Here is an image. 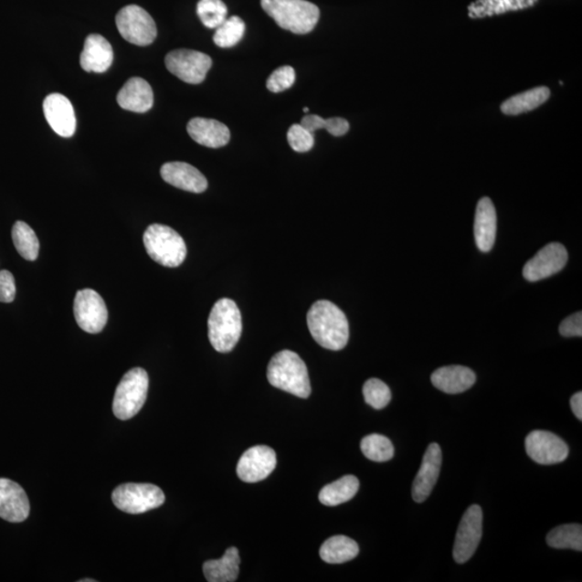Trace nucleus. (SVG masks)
Masks as SVG:
<instances>
[{
    "label": "nucleus",
    "mask_w": 582,
    "mask_h": 582,
    "mask_svg": "<svg viewBox=\"0 0 582 582\" xmlns=\"http://www.w3.org/2000/svg\"><path fill=\"white\" fill-rule=\"evenodd\" d=\"M442 453L439 445L431 443L426 450L421 468L413 481L412 497L417 503L428 500L440 475Z\"/></svg>",
    "instance_id": "nucleus-15"
},
{
    "label": "nucleus",
    "mask_w": 582,
    "mask_h": 582,
    "mask_svg": "<svg viewBox=\"0 0 582 582\" xmlns=\"http://www.w3.org/2000/svg\"><path fill=\"white\" fill-rule=\"evenodd\" d=\"M94 581L95 580H93V579H82V580H79V582H94Z\"/></svg>",
    "instance_id": "nucleus-40"
},
{
    "label": "nucleus",
    "mask_w": 582,
    "mask_h": 582,
    "mask_svg": "<svg viewBox=\"0 0 582 582\" xmlns=\"http://www.w3.org/2000/svg\"><path fill=\"white\" fill-rule=\"evenodd\" d=\"M303 111H304V112H308V111H309V108H308V107H305V108H304V110H303Z\"/></svg>",
    "instance_id": "nucleus-41"
},
{
    "label": "nucleus",
    "mask_w": 582,
    "mask_h": 582,
    "mask_svg": "<svg viewBox=\"0 0 582 582\" xmlns=\"http://www.w3.org/2000/svg\"><path fill=\"white\" fill-rule=\"evenodd\" d=\"M431 383L443 393L460 394L468 391L476 383V375L464 365H448L434 372Z\"/></svg>",
    "instance_id": "nucleus-23"
},
{
    "label": "nucleus",
    "mask_w": 582,
    "mask_h": 582,
    "mask_svg": "<svg viewBox=\"0 0 582 582\" xmlns=\"http://www.w3.org/2000/svg\"><path fill=\"white\" fill-rule=\"evenodd\" d=\"M567 260V250L562 244H548L525 263L524 279L529 281H538L550 278L559 273L566 266Z\"/></svg>",
    "instance_id": "nucleus-13"
},
{
    "label": "nucleus",
    "mask_w": 582,
    "mask_h": 582,
    "mask_svg": "<svg viewBox=\"0 0 582 582\" xmlns=\"http://www.w3.org/2000/svg\"><path fill=\"white\" fill-rule=\"evenodd\" d=\"M74 314L78 326L88 333H100L106 326L108 310L103 298L93 290L77 292Z\"/></svg>",
    "instance_id": "nucleus-11"
},
{
    "label": "nucleus",
    "mask_w": 582,
    "mask_h": 582,
    "mask_svg": "<svg viewBox=\"0 0 582 582\" xmlns=\"http://www.w3.org/2000/svg\"><path fill=\"white\" fill-rule=\"evenodd\" d=\"M267 376L272 386L300 398L310 397L307 365L297 353L285 350L276 354L268 365Z\"/></svg>",
    "instance_id": "nucleus-2"
},
{
    "label": "nucleus",
    "mask_w": 582,
    "mask_h": 582,
    "mask_svg": "<svg viewBox=\"0 0 582 582\" xmlns=\"http://www.w3.org/2000/svg\"><path fill=\"white\" fill-rule=\"evenodd\" d=\"M360 449L365 458L379 463L392 460L395 452L391 440L386 436L377 434L365 437L360 443Z\"/></svg>",
    "instance_id": "nucleus-30"
},
{
    "label": "nucleus",
    "mask_w": 582,
    "mask_h": 582,
    "mask_svg": "<svg viewBox=\"0 0 582 582\" xmlns=\"http://www.w3.org/2000/svg\"><path fill=\"white\" fill-rule=\"evenodd\" d=\"M547 544L555 549L582 550V527L580 524H566L556 527L547 536Z\"/></svg>",
    "instance_id": "nucleus-29"
},
{
    "label": "nucleus",
    "mask_w": 582,
    "mask_h": 582,
    "mask_svg": "<svg viewBox=\"0 0 582 582\" xmlns=\"http://www.w3.org/2000/svg\"><path fill=\"white\" fill-rule=\"evenodd\" d=\"M305 129L314 134L316 131L325 129L333 136H344L350 130V123L344 118L323 119L316 115H308L302 119V123Z\"/></svg>",
    "instance_id": "nucleus-33"
},
{
    "label": "nucleus",
    "mask_w": 582,
    "mask_h": 582,
    "mask_svg": "<svg viewBox=\"0 0 582 582\" xmlns=\"http://www.w3.org/2000/svg\"><path fill=\"white\" fill-rule=\"evenodd\" d=\"M549 98L550 90L545 87H539L513 96V98L503 101L501 108L505 115L517 116L521 115V113L536 110V108L545 104Z\"/></svg>",
    "instance_id": "nucleus-25"
},
{
    "label": "nucleus",
    "mask_w": 582,
    "mask_h": 582,
    "mask_svg": "<svg viewBox=\"0 0 582 582\" xmlns=\"http://www.w3.org/2000/svg\"><path fill=\"white\" fill-rule=\"evenodd\" d=\"M527 455L540 465H555L567 459L569 449L560 437L545 430H534L526 437Z\"/></svg>",
    "instance_id": "nucleus-12"
},
{
    "label": "nucleus",
    "mask_w": 582,
    "mask_h": 582,
    "mask_svg": "<svg viewBox=\"0 0 582 582\" xmlns=\"http://www.w3.org/2000/svg\"><path fill=\"white\" fill-rule=\"evenodd\" d=\"M12 239L14 244L24 259L28 261H35L39 255V239L36 233L24 221H16L14 228H12Z\"/></svg>",
    "instance_id": "nucleus-28"
},
{
    "label": "nucleus",
    "mask_w": 582,
    "mask_h": 582,
    "mask_svg": "<svg viewBox=\"0 0 582 582\" xmlns=\"http://www.w3.org/2000/svg\"><path fill=\"white\" fill-rule=\"evenodd\" d=\"M483 514L481 507L472 505L461 518L456 533L453 556L456 563H466L475 555L482 538Z\"/></svg>",
    "instance_id": "nucleus-10"
},
{
    "label": "nucleus",
    "mask_w": 582,
    "mask_h": 582,
    "mask_svg": "<svg viewBox=\"0 0 582 582\" xmlns=\"http://www.w3.org/2000/svg\"><path fill=\"white\" fill-rule=\"evenodd\" d=\"M307 321L312 337L325 349L344 350L349 342V322L334 303L327 300L315 302L308 312Z\"/></svg>",
    "instance_id": "nucleus-1"
},
{
    "label": "nucleus",
    "mask_w": 582,
    "mask_h": 582,
    "mask_svg": "<svg viewBox=\"0 0 582 582\" xmlns=\"http://www.w3.org/2000/svg\"><path fill=\"white\" fill-rule=\"evenodd\" d=\"M112 502L123 513L140 514L164 505L165 496L157 485L125 483L112 493Z\"/></svg>",
    "instance_id": "nucleus-7"
},
{
    "label": "nucleus",
    "mask_w": 582,
    "mask_h": 582,
    "mask_svg": "<svg viewBox=\"0 0 582 582\" xmlns=\"http://www.w3.org/2000/svg\"><path fill=\"white\" fill-rule=\"evenodd\" d=\"M365 403L376 410L386 407L392 399L391 389L379 379H370L363 388Z\"/></svg>",
    "instance_id": "nucleus-34"
},
{
    "label": "nucleus",
    "mask_w": 582,
    "mask_h": 582,
    "mask_svg": "<svg viewBox=\"0 0 582 582\" xmlns=\"http://www.w3.org/2000/svg\"><path fill=\"white\" fill-rule=\"evenodd\" d=\"M276 467V453L266 446H257L248 450L239 459L237 472L244 482L256 483L262 481Z\"/></svg>",
    "instance_id": "nucleus-14"
},
{
    "label": "nucleus",
    "mask_w": 582,
    "mask_h": 582,
    "mask_svg": "<svg viewBox=\"0 0 582 582\" xmlns=\"http://www.w3.org/2000/svg\"><path fill=\"white\" fill-rule=\"evenodd\" d=\"M359 554V547L355 540L346 536H333L323 544L320 556L323 561L329 564L349 562Z\"/></svg>",
    "instance_id": "nucleus-26"
},
{
    "label": "nucleus",
    "mask_w": 582,
    "mask_h": 582,
    "mask_svg": "<svg viewBox=\"0 0 582 582\" xmlns=\"http://www.w3.org/2000/svg\"><path fill=\"white\" fill-rule=\"evenodd\" d=\"M16 280L7 270L0 271V302L10 303L16 298Z\"/></svg>",
    "instance_id": "nucleus-37"
},
{
    "label": "nucleus",
    "mask_w": 582,
    "mask_h": 582,
    "mask_svg": "<svg viewBox=\"0 0 582 582\" xmlns=\"http://www.w3.org/2000/svg\"><path fill=\"white\" fill-rule=\"evenodd\" d=\"M572 410L576 416L581 421L582 419V393H576L571 399Z\"/></svg>",
    "instance_id": "nucleus-39"
},
{
    "label": "nucleus",
    "mask_w": 582,
    "mask_h": 582,
    "mask_svg": "<svg viewBox=\"0 0 582 582\" xmlns=\"http://www.w3.org/2000/svg\"><path fill=\"white\" fill-rule=\"evenodd\" d=\"M196 14L204 26L216 29L227 19L228 8L223 0H200Z\"/></svg>",
    "instance_id": "nucleus-32"
},
{
    "label": "nucleus",
    "mask_w": 582,
    "mask_h": 582,
    "mask_svg": "<svg viewBox=\"0 0 582 582\" xmlns=\"http://www.w3.org/2000/svg\"><path fill=\"white\" fill-rule=\"evenodd\" d=\"M238 550L231 547L219 560H209L203 564V573L208 582H233L239 573Z\"/></svg>",
    "instance_id": "nucleus-24"
},
{
    "label": "nucleus",
    "mask_w": 582,
    "mask_h": 582,
    "mask_svg": "<svg viewBox=\"0 0 582 582\" xmlns=\"http://www.w3.org/2000/svg\"><path fill=\"white\" fill-rule=\"evenodd\" d=\"M143 244L153 260L167 268H177L187 256L184 238L171 227L154 224L143 234Z\"/></svg>",
    "instance_id": "nucleus-5"
},
{
    "label": "nucleus",
    "mask_w": 582,
    "mask_h": 582,
    "mask_svg": "<svg viewBox=\"0 0 582 582\" xmlns=\"http://www.w3.org/2000/svg\"><path fill=\"white\" fill-rule=\"evenodd\" d=\"M245 28V23L241 17L231 16L216 28L214 43L220 48L237 46L243 38Z\"/></svg>",
    "instance_id": "nucleus-31"
},
{
    "label": "nucleus",
    "mask_w": 582,
    "mask_h": 582,
    "mask_svg": "<svg viewBox=\"0 0 582 582\" xmlns=\"http://www.w3.org/2000/svg\"><path fill=\"white\" fill-rule=\"evenodd\" d=\"M473 230L478 249L489 253L493 249L497 233L496 209L489 197H482L478 203Z\"/></svg>",
    "instance_id": "nucleus-21"
},
{
    "label": "nucleus",
    "mask_w": 582,
    "mask_h": 582,
    "mask_svg": "<svg viewBox=\"0 0 582 582\" xmlns=\"http://www.w3.org/2000/svg\"><path fill=\"white\" fill-rule=\"evenodd\" d=\"M208 339L219 353H229L242 334V315L236 302L223 298L214 304L208 317Z\"/></svg>",
    "instance_id": "nucleus-3"
},
{
    "label": "nucleus",
    "mask_w": 582,
    "mask_h": 582,
    "mask_svg": "<svg viewBox=\"0 0 582 582\" xmlns=\"http://www.w3.org/2000/svg\"><path fill=\"white\" fill-rule=\"evenodd\" d=\"M113 62L112 47L103 36H88L80 56V65L88 73L103 74Z\"/></svg>",
    "instance_id": "nucleus-19"
},
{
    "label": "nucleus",
    "mask_w": 582,
    "mask_h": 582,
    "mask_svg": "<svg viewBox=\"0 0 582 582\" xmlns=\"http://www.w3.org/2000/svg\"><path fill=\"white\" fill-rule=\"evenodd\" d=\"M290 146L297 153L310 152L314 146V134L305 129L302 124L291 125L287 134Z\"/></svg>",
    "instance_id": "nucleus-36"
},
{
    "label": "nucleus",
    "mask_w": 582,
    "mask_h": 582,
    "mask_svg": "<svg viewBox=\"0 0 582 582\" xmlns=\"http://www.w3.org/2000/svg\"><path fill=\"white\" fill-rule=\"evenodd\" d=\"M148 387L149 377L145 370L134 368L127 372L113 398L112 410L116 418L127 421L135 417L146 403Z\"/></svg>",
    "instance_id": "nucleus-6"
},
{
    "label": "nucleus",
    "mask_w": 582,
    "mask_h": 582,
    "mask_svg": "<svg viewBox=\"0 0 582 582\" xmlns=\"http://www.w3.org/2000/svg\"><path fill=\"white\" fill-rule=\"evenodd\" d=\"M164 182L178 189L202 194L207 189V180L203 174L185 162H169L161 167Z\"/></svg>",
    "instance_id": "nucleus-18"
},
{
    "label": "nucleus",
    "mask_w": 582,
    "mask_h": 582,
    "mask_svg": "<svg viewBox=\"0 0 582 582\" xmlns=\"http://www.w3.org/2000/svg\"><path fill=\"white\" fill-rule=\"evenodd\" d=\"M44 112L48 123L59 136L69 138L76 132V116L73 105L64 95L53 93L44 101Z\"/></svg>",
    "instance_id": "nucleus-17"
},
{
    "label": "nucleus",
    "mask_w": 582,
    "mask_h": 582,
    "mask_svg": "<svg viewBox=\"0 0 582 582\" xmlns=\"http://www.w3.org/2000/svg\"><path fill=\"white\" fill-rule=\"evenodd\" d=\"M118 31L129 43L146 47L157 38V26L145 9L130 5L120 10L116 16Z\"/></svg>",
    "instance_id": "nucleus-8"
},
{
    "label": "nucleus",
    "mask_w": 582,
    "mask_h": 582,
    "mask_svg": "<svg viewBox=\"0 0 582 582\" xmlns=\"http://www.w3.org/2000/svg\"><path fill=\"white\" fill-rule=\"evenodd\" d=\"M358 490V479L354 476H345L323 488L318 497L323 505L333 507L351 501L357 494Z\"/></svg>",
    "instance_id": "nucleus-27"
},
{
    "label": "nucleus",
    "mask_w": 582,
    "mask_h": 582,
    "mask_svg": "<svg viewBox=\"0 0 582 582\" xmlns=\"http://www.w3.org/2000/svg\"><path fill=\"white\" fill-rule=\"evenodd\" d=\"M560 333L563 337H581L582 335V314L581 312L568 316L561 323Z\"/></svg>",
    "instance_id": "nucleus-38"
},
{
    "label": "nucleus",
    "mask_w": 582,
    "mask_h": 582,
    "mask_svg": "<svg viewBox=\"0 0 582 582\" xmlns=\"http://www.w3.org/2000/svg\"><path fill=\"white\" fill-rule=\"evenodd\" d=\"M165 65L166 69L180 80L190 85H199L206 80L213 61L206 53L179 49L167 54Z\"/></svg>",
    "instance_id": "nucleus-9"
},
{
    "label": "nucleus",
    "mask_w": 582,
    "mask_h": 582,
    "mask_svg": "<svg viewBox=\"0 0 582 582\" xmlns=\"http://www.w3.org/2000/svg\"><path fill=\"white\" fill-rule=\"evenodd\" d=\"M187 131L192 140L208 148L226 146L231 136L227 125L214 119H192L187 125Z\"/></svg>",
    "instance_id": "nucleus-20"
},
{
    "label": "nucleus",
    "mask_w": 582,
    "mask_h": 582,
    "mask_svg": "<svg viewBox=\"0 0 582 582\" xmlns=\"http://www.w3.org/2000/svg\"><path fill=\"white\" fill-rule=\"evenodd\" d=\"M261 5L280 27L293 34L313 31L320 20V9L307 0H261Z\"/></svg>",
    "instance_id": "nucleus-4"
},
{
    "label": "nucleus",
    "mask_w": 582,
    "mask_h": 582,
    "mask_svg": "<svg viewBox=\"0 0 582 582\" xmlns=\"http://www.w3.org/2000/svg\"><path fill=\"white\" fill-rule=\"evenodd\" d=\"M296 81V71L291 66H281L273 71L267 81V88L273 93L286 91Z\"/></svg>",
    "instance_id": "nucleus-35"
},
{
    "label": "nucleus",
    "mask_w": 582,
    "mask_h": 582,
    "mask_svg": "<svg viewBox=\"0 0 582 582\" xmlns=\"http://www.w3.org/2000/svg\"><path fill=\"white\" fill-rule=\"evenodd\" d=\"M118 104L125 111L143 113L153 106V91L146 80L142 78H131L120 90Z\"/></svg>",
    "instance_id": "nucleus-22"
},
{
    "label": "nucleus",
    "mask_w": 582,
    "mask_h": 582,
    "mask_svg": "<svg viewBox=\"0 0 582 582\" xmlns=\"http://www.w3.org/2000/svg\"><path fill=\"white\" fill-rule=\"evenodd\" d=\"M28 497L20 484L12 480L0 478V518L20 524L29 515Z\"/></svg>",
    "instance_id": "nucleus-16"
}]
</instances>
